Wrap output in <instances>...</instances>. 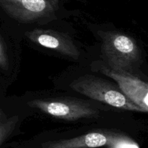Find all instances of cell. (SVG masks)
Returning <instances> with one entry per match:
<instances>
[{
    "label": "cell",
    "instance_id": "1",
    "mask_svg": "<svg viewBox=\"0 0 148 148\" xmlns=\"http://www.w3.org/2000/svg\"><path fill=\"white\" fill-rule=\"evenodd\" d=\"M101 52L108 68L131 73L140 62L141 50L136 41L118 31L98 30Z\"/></svg>",
    "mask_w": 148,
    "mask_h": 148
},
{
    "label": "cell",
    "instance_id": "2",
    "mask_svg": "<svg viewBox=\"0 0 148 148\" xmlns=\"http://www.w3.org/2000/svg\"><path fill=\"white\" fill-rule=\"evenodd\" d=\"M69 87L79 94L111 107L129 111L144 113L143 110L123 94L117 86L92 75H84L75 79Z\"/></svg>",
    "mask_w": 148,
    "mask_h": 148
},
{
    "label": "cell",
    "instance_id": "3",
    "mask_svg": "<svg viewBox=\"0 0 148 148\" xmlns=\"http://www.w3.org/2000/svg\"><path fill=\"white\" fill-rule=\"evenodd\" d=\"M139 148L131 138L114 131H96L68 139L50 141L41 148Z\"/></svg>",
    "mask_w": 148,
    "mask_h": 148
},
{
    "label": "cell",
    "instance_id": "4",
    "mask_svg": "<svg viewBox=\"0 0 148 148\" xmlns=\"http://www.w3.org/2000/svg\"><path fill=\"white\" fill-rule=\"evenodd\" d=\"M27 105L55 118L69 121L99 115V110L97 108L79 100L72 99L34 100L29 101Z\"/></svg>",
    "mask_w": 148,
    "mask_h": 148
},
{
    "label": "cell",
    "instance_id": "5",
    "mask_svg": "<svg viewBox=\"0 0 148 148\" xmlns=\"http://www.w3.org/2000/svg\"><path fill=\"white\" fill-rule=\"evenodd\" d=\"M59 0H0V7L11 18L33 23L57 11Z\"/></svg>",
    "mask_w": 148,
    "mask_h": 148
},
{
    "label": "cell",
    "instance_id": "6",
    "mask_svg": "<svg viewBox=\"0 0 148 148\" xmlns=\"http://www.w3.org/2000/svg\"><path fill=\"white\" fill-rule=\"evenodd\" d=\"M31 42L47 49H52L64 56L78 59L80 52L68 34L52 29L36 28L25 33Z\"/></svg>",
    "mask_w": 148,
    "mask_h": 148
},
{
    "label": "cell",
    "instance_id": "7",
    "mask_svg": "<svg viewBox=\"0 0 148 148\" xmlns=\"http://www.w3.org/2000/svg\"><path fill=\"white\" fill-rule=\"evenodd\" d=\"M100 71L116 81L123 94L143 109L144 113H147L148 111L147 83L130 73L115 71L106 66L101 67Z\"/></svg>",
    "mask_w": 148,
    "mask_h": 148
},
{
    "label": "cell",
    "instance_id": "8",
    "mask_svg": "<svg viewBox=\"0 0 148 148\" xmlns=\"http://www.w3.org/2000/svg\"><path fill=\"white\" fill-rule=\"evenodd\" d=\"M18 121V116L13 115L7 119H3L0 122V145H2L6 139L12 133Z\"/></svg>",
    "mask_w": 148,
    "mask_h": 148
},
{
    "label": "cell",
    "instance_id": "9",
    "mask_svg": "<svg viewBox=\"0 0 148 148\" xmlns=\"http://www.w3.org/2000/svg\"><path fill=\"white\" fill-rule=\"evenodd\" d=\"M0 68L3 70H7L9 68L7 52L1 38H0Z\"/></svg>",
    "mask_w": 148,
    "mask_h": 148
},
{
    "label": "cell",
    "instance_id": "10",
    "mask_svg": "<svg viewBox=\"0 0 148 148\" xmlns=\"http://www.w3.org/2000/svg\"><path fill=\"white\" fill-rule=\"evenodd\" d=\"M3 119H4V113H3L2 110L0 108V122H1Z\"/></svg>",
    "mask_w": 148,
    "mask_h": 148
}]
</instances>
